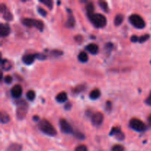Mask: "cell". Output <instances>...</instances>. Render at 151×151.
<instances>
[{
  "label": "cell",
  "mask_w": 151,
  "mask_h": 151,
  "mask_svg": "<svg viewBox=\"0 0 151 151\" xmlns=\"http://www.w3.org/2000/svg\"><path fill=\"white\" fill-rule=\"evenodd\" d=\"M40 131L50 137H55L57 134V131L47 119H41L38 124Z\"/></svg>",
  "instance_id": "1"
},
{
  "label": "cell",
  "mask_w": 151,
  "mask_h": 151,
  "mask_svg": "<svg viewBox=\"0 0 151 151\" xmlns=\"http://www.w3.org/2000/svg\"><path fill=\"white\" fill-rule=\"evenodd\" d=\"M88 17L90 22L97 28L104 27L107 24L106 18L105 17V16H103V14H100V13H93L90 16H88Z\"/></svg>",
  "instance_id": "2"
},
{
  "label": "cell",
  "mask_w": 151,
  "mask_h": 151,
  "mask_svg": "<svg viewBox=\"0 0 151 151\" xmlns=\"http://www.w3.org/2000/svg\"><path fill=\"white\" fill-rule=\"evenodd\" d=\"M22 22L24 26L28 27H36L38 29H39L40 31H42L44 27L43 22H41V21L40 20H36V19L24 18V19H22Z\"/></svg>",
  "instance_id": "3"
},
{
  "label": "cell",
  "mask_w": 151,
  "mask_h": 151,
  "mask_svg": "<svg viewBox=\"0 0 151 151\" xmlns=\"http://www.w3.org/2000/svg\"><path fill=\"white\" fill-rule=\"evenodd\" d=\"M129 22L134 27L137 29H143L145 27V22L142 17L138 14H132L129 16Z\"/></svg>",
  "instance_id": "4"
},
{
  "label": "cell",
  "mask_w": 151,
  "mask_h": 151,
  "mask_svg": "<svg viewBox=\"0 0 151 151\" xmlns=\"http://www.w3.org/2000/svg\"><path fill=\"white\" fill-rule=\"evenodd\" d=\"M129 125L133 130L138 132H142L146 130L145 124L137 118L131 119L129 122Z\"/></svg>",
  "instance_id": "5"
},
{
  "label": "cell",
  "mask_w": 151,
  "mask_h": 151,
  "mask_svg": "<svg viewBox=\"0 0 151 151\" xmlns=\"http://www.w3.org/2000/svg\"><path fill=\"white\" fill-rule=\"evenodd\" d=\"M27 104L24 101L22 100L18 103V108L16 110V116L19 119H23L26 116L27 113Z\"/></svg>",
  "instance_id": "6"
},
{
  "label": "cell",
  "mask_w": 151,
  "mask_h": 151,
  "mask_svg": "<svg viewBox=\"0 0 151 151\" xmlns=\"http://www.w3.org/2000/svg\"><path fill=\"white\" fill-rule=\"evenodd\" d=\"M59 125H60V128L61 129L62 132L65 133V134H72V133H73V128L65 119H60L59 120Z\"/></svg>",
  "instance_id": "7"
},
{
  "label": "cell",
  "mask_w": 151,
  "mask_h": 151,
  "mask_svg": "<svg viewBox=\"0 0 151 151\" xmlns=\"http://www.w3.org/2000/svg\"><path fill=\"white\" fill-rule=\"evenodd\" d=\"M0 11L2 13L3 18L5 19L6 21H11L13 20V16L12 15V13H10V10L7 9V6L4 4H1V6H0Z\"/></svg>",
  "instance_id": "8"
},
{
  "label": "cell",
  "mask_w": 151,
  "mask_h": 151,
  "mask_svg": "<svg viewBox=\"0 0 151 151\" xmlns=\"http://www.w3.org/2000/svg\"><path fill=\"white\" fill-rule=\"evenodd\" d=\"M103 114L100 112H96L91 116V122L94 125H100L103 122Z\"/></svg>",
  "instance_id": "9"
},
{
  "label": "cell",
  "mask_w": 151,
  "mask_h": 151,
  "mask_svg": "<svg viewBox=\"0 0 151 151\" xmlns=\"http://www.w3.org/2000/svg\"><path fill=\"white\" fill-rule=\"evenodd\" d=\"M110 136H114L116 137L118 140H123L125 139V134L121 131L119 128L114 127L111 128V131L110 132Z\"/></svg>",
  "instance_id": "10"
},
{
  "label": "cell",
  "mask_w": 151,
  "mask_h": 151,
  "mask_svg": "<svg viewBox=\"0 0 151 151\" xmlns=\"http://www.w3.org/2000/svg\"><path fill=\"white\" fill-rule=\"evenodd\" d=\"M10 27L8 24L1 23L0 24V35L1 37H6L10 34Z\"/></svg>",
  "instance_id": "11"
},
{
  "label": "cell",
  "mask_w": 151,
  "mask_h": 151,
  "mask_svg": "<svg viewBox=\"0 0 151 151\" xmlns=\"http://www.w3.org/2000/svg\"><path fill=\"white\" fill-rule=\"evenodd\" d=\"M22 94V87L20 85L17 84L15 85L11 89V95L14 98H19Z\"/></svg>",
  "instance_id": "12"
},
{
  "label": "cell",
  "mask_w": 151,
  "mask_h": 151,
  "mask_svg": "<svg viewBox=\"0 0 151 151\" xmlns=\"http://www.w3.org/2000/svg\"><path fill=\"white\" fill-rule=\"evenodd\" d=\"M68 13H69V16H68L67 22L66 23V27L69 28H72L75 26V19L74 18L73 15H72V10H70L69 9H67Z\"/></svg>",
  "instance_id": "13"
},
{
  "label": "cell",
  "mask_w": 151,
  "mask_h": 151,
  "mask_svg": "<svg viewBox=\"0 0 151 151\" xmlns=\"http://www.w3.org/2000/svg\"><path fill=\"white\" fill-rule=\"evenodd\" d=\"M35 58H35V55L27 54L25 55L22 58V61H23L25 64L30 65L33 63Z\"/></svg>",
  "instance_id": "14"
},
{
  "label": "cell",
  "mask_w": 151,
  "mask_h": 151,
  "mask_svg": "<svg viewBox=\"0 0 151 151\" xmlns=\"http://www.w3.org/2000/svg\"><path fill=\"white\" fill-rule=\"evenodd\" d=\"M86 49L92 55H95L99 51V47L97 44H89L86 47Z\"/></svg>",
  "instance_id": "15"
},
{
  "label": "cell",
  "mask_w": 151,
  "mask_h": 151,
  "mask_svg": "<svg viewBox=\"0 0 151 151\" xmlns=\"http://www.w3.org/2000/svg\"><path fill=\"white\" fill-rule=\"evenodd\" d=\"M67 94L66 92H60L59 94H57L55 99L58 103H64L67 100Z\"/></svg>",
  "instance_id": "16"
},
{
  "label": "cell",
  "mask_w": 151,
  "mask_h": 151,
  "mask_svg": "<svg viewBox=\"0 0 151 151\" xmlns=\"http://www.w3.org/2000/svg\"><path fill=\"white\" fill-rule=\"evenodd\" d=\"M1 68H2L3 70L4 71H8L11 69L12 67V63H10V61H9L7 59H2L1 60Z\"/></svg>",
  "instance_id": "17"
},
{
  "label": "cell",
  "mask_w": 151,
  "mask_h": 151,
  "mask_svg": "<svg viewBox=\"0 0 151 151\" xmlns=\"http://www.w3.org/2000/svg\"><path fill=\"white\" fill-rule=\"evenodd\" d=\"M22 147L21 145L17 144V143H13L7 147L6 151H22Z\"/></svg>",
  "instance_id": "18"
},
{
  "label": "cell",
  "mask_w": 151,
  "mask_h": 151,
  "mask_svg": "<svg viewBox=\"0 0 151 151\" xmlns=\"http://www.w3.org/2000/svg\"><path fill=\"white\" fill-rule=\"evenodd\" d=\"M86 13L88 16H90V15L93 14L94 10V4H93L91 1H89V2H87L86 5Z\"/></svg>",
  "instance_id": "19"
},
{
  "label": "cell",
  "mask_w": 151,
  "mask_h": 151,
  "mask_svg": "<svg viewBox=\"0 0 151 151\" xmlns=\"http://www.w3.org/2000/svg\"><path fill=\"white\" fill-rule=\"evenodd\" d=\"M100 97V91L97 88H95V89L92 90V91L90 92L89 97L91 99V100H97L99 97Z\"/></svg>",
  "instance_id": "20"
},
{
  "label": "cell",
  "mask_w": 151,
  "mask_h": 151,
  "mask_svg": "<svg viewBox=\"0 0 151 151\" xmlns=\"http://www.w3.org/2000/svg\"><path fill=\"white\" fill-rule=\"evenodd\" d=\"M86 84L83 83V84H81V85L77 86L75 88H73L72 91H73L74 94H79V93L82 92L83 91H84V90L86 89Z\"/></svg>",
  "instance_id": "21"
},
{
  "label": "cell",
  "mask_w": 151,
  "mask_h": 151,
  "mask_svg": "<svg viewBox=\"0 0 151 151\" xmlns=\"http://www.w3.org/2000/svg\"><path fill=\"white\" fill-rule=\"evenodd\" d=\"M78 60L81 62H83V63H86L88 60V55L85 52H81L78 55Z\"/></svg>",
  "instance_id": "22"
},
{
  "label": "cell",
  "mask_w": 151,
  "mask_h": 151,
  "mask_svg": "<svg viewBox=\"0 0 151 151\" xmlns=\"http://www.w3.org/2000/svg\"><path fill=\"white\" fill-rule=\"evenodd\" d=\"M124 20V16L122 14H117L114 18L115 26H119Z\"/></svg>",
  "instance_id": "23"
},
{
  "label": "cell",
  "mask_w": 151,
  "mask_h": 151,
  "mask_svg": "<svg viewBox=\"0 0 151 151\" xmlns=\"http://www.w3.org/2000/svg\"><path fill=\"white\" fill-rule=\"evenodd\" d=\"M10 121V116L6 112H1V122L2 124H6Z\"/></svg>",
  "instance_id": "24"
},
{
  "label": "cell",
  "mask_w": 151,
  "mask_h": 151,
  "mask_svg": "<svg viewBox=\"0 0 151 151\" xmlns=\"http://www.w3.org/2000/svg\"><path fill=\"white\" fill-rule=\"evenodd\" d=\"M99 4H100V7L104 10L106 13H109V5H108V3L105 1H99Z\"/></svg>",
  "instance_id": "25"
},
{
  "label": "cell",
  "mask_w": 151,
  "mask_h": 151,
  "mask_svg": "<svg viewBox=\"0 0 151 151\" xmlns=\"http://www.w3.org/2000/svg\"><path fill=\"white\" fill-rule=\"evenodd\" d=\"M26 96H27V98L28 100L32 101V100H33L35 97V91H34L33 90H29V91H28L27 92Z\"/></svg>",
  "instance_id": "26"
},
{
  "label": "cell",
  "mask_w": 151,
  "mask_h": 151,
  "mask_svg": "<svg viewBox=\"0 0 151 151\" xmlns=\"http://www.w3.org/2000/svg\"><path fill=\"white\" fill-rule=\"evenodd\" d=\"M40 2L45 4V5L47 6V7H49L50 10L52 9V1L51 0H40Z\"/></svg>",
  "instance_id": "27"
},
{
  "label": "cell",
  "mask_w": 151,
  "mask_h": 151,
  "mask_svg": "<svg viewBox=\"0 0 151 151\" xmlns=\"http://www.w3.org/2000/svg\"><path fill=\"white\" fill-rule=\"evenodd\" d=\"M125 150V148L122 145H115L112 147L111 151H124Z\"/></svg>",
  "instance_id": "28"
},
{
  "label": "cell",
  "mask_w": 151,
  "mask_h": 151,
  "mask_svg": "<svg viewBox=\"0 0 151 151\" xmlns=\"http://www.w3.org/2000/svg\"><path fill=\"white\" fill-rule=\"evenodd\" d=\"M150 38V35L149 34H145L144 35H142L141 37L139 38V43H144L147 41V39H149Z\"/></svg>",
  "instance_id": "29"
},
{
  "label": "cell",
  "mask_w": 151,
  "mask_h": 151,
  "mask_svg": "<svg viewBox=\"0 0 151 151\" xmlns=\"http://www.w3.org/2000/svg\"><path fill=\"white\" fill-rule=\"evenodd\" d=\"M75 151H88L87 147L84 145H81L78 146V147L75 148Z\"/></svg>",
  "instance_id": "30"
},
{
  "label": "cell",
  "mask_w": 151,
  "mask_h": 151,
  "mask_svg": "<svg viewBox=\"0 0 151 151\" xmlns=\"http://www.w3.org/2000/svg\"><path fill=\"white\" fill-rule=\"evenodd\" d=\"M38 12L40 15H41V16H44H44H47V12L41 7H38Z\"/></svg>",
  "instance_id": "31"
},
{
  "label": "cell",
  "mask_w": 151,
  "mask_h": 151,
  "mask_svg": "<svg viewBox=\"0 0 151 151\" xmlns=\"http://www.w3.org/2000/svg\"><path fill=\"white\" fill-rule=\"evenodd\" d=\"M35 58H36L38 60H44L47 58V56L45 55L42 54V53H38V54H35Z\"/></svg>",
  "instance_id": "32"
},
{
  "label": "cell",
  "mask_w": 151,
  "mask_h": 151,
  "mask_svg": "<svg viewBox=\"0 0 151 151\" xmlns=\"http://www.w3.org/2000/svg\"><path fill=\"white\" fill-rule=\"evenodd\" d=\"M75 137H77V138L79 139H85V137H84L83 134L82 133L79 132V131H77V132H75Z\"/></svg>",
  "instance_id": "33"
},
{
  "label": "cell",
  "mask_w": 151,
  "mask_h": 151,
  "mask_svg": "<svg viewBox=\"0 0 151 151\" xmlns=\"http://www.w3.org/2000/svg\"><path fill=\"white\" fill-rule=\"evenodd\" d=\"M51 54L53 56H60L63 54V52L60 51V50H53V51H52Z\"/></svg>",
  "instance_id": "34"
},
{
  "label": "cell",
  "mask_w": 151,
  "mask_h": 151,
  "mask_svg": "<svg viewBox=\"0 0 151 151\" xmlns=\"http://www.w3.org/2000/svg\"><path fill=\"white\" fill-rule=\"evenodd\" d=\"M4 82L6 83L7 84H10V83L12 82V81H13V78H12L11 76H10V75H7V76L4 77Z\"/></svg>",
  "instance_id": "35"
},
{
  "label": "cell",
  "mask_w": 151,
  "mask_h": 151,
  "mask_svg": "<svg viewBox=\"0 0 151 151\" xmlns=\"http://www.w3.org/2000/svg\"><path fill=\"white\" fill-rule=\"evenodd\" d=\"M131 41H132L133 43H136V42H139V37L137 36V35H132L131 38Z\"/></svg>",
  "instance_id": "36"
},
{
  "label": "cell",
  "mask_w": 151,
  "mask_h": 151,
  "mask_svg": "<svg viewBox=\"0 0 151 151\" xmlns=\"http://www.w3.org/2000/svg\"><path fill=\"white\" fill-rule=\"evenodd\" d=\"M145 103L147 105H148V106H151V92L150 93L148 97H147V98L145 100Z\"/></svg>",
  "instance_id": "37"
},
{
  "label": "cell",
  "mask_w": 151,
  "mask_h": 151,
  "mask_svg": "<svg viewBox=\"0 0 151 151\" xmlns=\"http://www.w3.org/2000/svg\"><path fill=\"white\" fill-rule=\"evenodd\" d=\"M83 39V37L81 36V35H77L76 37H75V40H76V41H78V42H79L80 40H82Z\"/></svg>",
  "instance_id": "38"
},
{
  "label": "cell",
  "mask_w": 151,
  "mask_h": 151,
  "mask_svg": "<svg viewBox=\"0 0 151 151\" xmlns=\"http://www.w3.org/2000/svg\"><path fill=\"white\" fill-rule=\"evenodd\" d=\"M71 108H72V105H71L70 103H68V104H66V106H65V109H66V110H69Z\"/></svg>",
  "instance_id": "39"
},
{
  "label": "cell",
  "mask_w": 151,
  "mask_h": 151,
  "mask_svg": "<svg viewBox=\"0 0 151 151\" xmlns=\"http://www.w3.org/2000/svg\"><path fill=\"white\" fill-rule=\"evenodd\" d=\"M148 122H149V124H150V125H151V114L150 115V116H148Z\"/></svg>",
  "instance_id": "40"
}]
</instances>
